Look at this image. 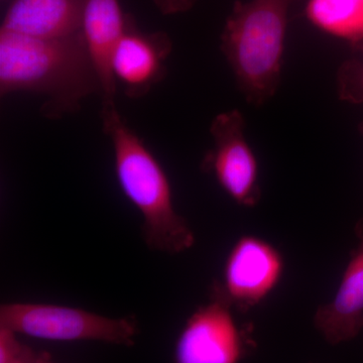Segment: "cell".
<instances>
[{
  "instance_id": "1",
  "label": "cell",
  "mask_w": 363,
  "mask_h": 363,
  "mask_svg": "<svg viewBox=\"0 0 363 363\" xmlns=\"http://www.w3.org/2000/svg\"><path fill=\"white\" fill-rule=\"evenodd\" d=\"M100 92L99 78L82 30L40 38L0 30V95L30 92L47 98L43 114L60 118Z\"/></svg>"
},
{
  "instance_id": "2",
  "label": "cell",
  "mask_w": 363,
  "mask_h": 363,
  "mask_svg": "<svg viewBox=\"0 0 363 363\" xmlns=\"http://www.w3.org/2000/svg\"><path fill=\"white\" fill-rule=\"evenodd\" d=\"M102 128L113 147L119 188L143 217L142 236L154 252L179 255L194 247V231L178 213L161 162L116 108L101 111Z\"/></svg>"
},
{
  "instance_id": "3",
  "label": "cell",
  "mask_w": 363,
  "mask_h": 363,
  "mask_svg": "<svg viewBox=\"0 0 363 363\" xmlns=\"http://www.w3.org/2000/svg\"><path fill=\"white\" fill-rule=\"evenodd\" d=\"M298 0L236 1L221 35V51L248 104L262 106L281 84L289 11Z\"/></svg>"
},
{
  "instance_id": "4",
  "label": "cell",
  "mask_w": 363,
  "mask_h": 363,
  "mask_svg": "<svg viewBox=\"0 0 363 363\" xmlns=\"http://www.w3.org/2000/svg\"><path fill=\"white\" fill-rule=\"evenodd\" d=\"M0 327L55 341H93L131 347L140 334L135 316L111 318L68 306L11 302L0 306Z\"/></svg>"
},
{
  "instance_id": "5",
  "label": "cell",
  "mask_w": 363,
  "mask_h": 363,
  "mask_svg": "<svg viewBox=\"0 0 363 363\" xmlns=\"http://www.w3.org/2000/svg\"><path fill=\"white\" fill-rule=\"evenodd\" d=\"M284 272L285 259L278 248L257 236H241L227 255L221 279L212 284L210 296L247 313L276 290Z\"/></svg>"
},
{
  "instance_id": "6",
  "label": "cell",
  "mask_w": 363,
  "mask_h": 363,
  "mask_svg": "<svg viewBox=\"0 0 363 363\" xmlns=\"http://www.w3.org/2000/svg\"><path fill=\"white\" fill-rule=\"evenodd\" d=\"M233 308L220 298L189 316L174 345V363H241L255 348L247 329L236 322Z\"/></svg>"
},
{
  "instance_id": "7",
  "label": "cell",
  "mask_w": 363,
  "mask_h": 363,
  "mask_svg": "<svg viewBox=\"0 0 363 363\" xmlns=\"http://www.w3.org/2000/svg\"><path fill=\"white\" fill-rule=\"evenodd\" d=\"M245 128V117L236 109L215 117L210 126L214 145L205 155L201 169L214 176L236 204L253 208L262 198L259 162Z\"/></svg>"
},
{
  "instance_id": "8",
  "label": "cell",
  "mask_w": 363,
  "mask_h": 363,
  "mask_svg": "<svg viewBox=\"0 0 363 363\" xmlns=\"http://www.w3.org/2000/svg\"><path fill=\"white\" fill-rule=\"evenodd\" d=\"M173 49L164 33L140 32L128 16V26L111 59L116 84L123 85L130 98H142L166 75V62Z\"/></svg>"
},
{
  "instance_id": "9",
  "label": "cell",
  "mask_w": 363,
  "mask_h": 363,
  "mask_svg": "<svg viewBox=\"0 0 363 363\" xmlns=\"http://www.w3.org/2000/svg\"><path fill=\"white\" fill-rule=\"evenodd\" d=\"M128 20L119 0H85L82 33L99 78L101 111L116 108L117 84L111 59L114 48L125 32Z\"/></svg>"
},
{
  "instance_id": "10",
  "label": "cell",
  "mask_w": 363,
  "mask_h": 363,
  "mask_svg": "<svg viewBox=\"0 0 363 363\" xmlns=\"http://www.w3.org/2000/svg\"><path fill=\"white\" fill-rule=\"evenodd\" d=\"M318 332L331 345L348 342L363 329V233L334 298L314 316Z\"/></svg>"
},
{
  "instance_id": "11",
  "label": "cell",
  "mask_w": 363,
  "mask_h": 363,
  "mask_svg": "<svg viewBox=\"0 0 363 363\" xmlns=\"http://www.w3.org/2000/svg\"><path fill=\"white\" fill-rule=\"evenodd\" d=\"M85 0H13L0 30L40 38L82 30Z\"/></svg>"
},
{
  "instance_id": "12",
  "label": "cell",
  "mask_w": 363,
  "mask_h": 363,
  "mask_svg": "<svg viewBox=\"0 0 363 363\" xmlns=\"http://www.w3.org/2000/svg\"><path fill=\"white\" fill-rule=\"evenodd\" d=\"M305 14L318 30L363 52V0H308Z\"/></svg>"
},
{
  "instance_id": "13",
  "label": "cell",
  "mask_w": 363,
  "mask_h": 363,
  "mask_svg": "<svg viewBox=\"0 0 363 363\" xmlns=\"http://www.w3.org/2000/svg\"><path fill=\"white\" fill-rule=\"evenodd\" d=\"M42 353L21 342L16 332L0 327V363H35Z\"/></svg>"
},
{
  "instance_id": "14",
  "label": "cell",
  "mask_w": 363,
  "mask_h": 363,
  "mask_svg": "<svg viewBox=\"0 0 363 363\" xmlns=\"http://www.w3.org/2000/svg\"><path fill=\"white\" fill-rule=\"evenodd\" d=\"M339 97L345 101H363V62L353 60L344 63L337 73Z\"/></svg>"
},
{
  "instance_id": "15",
  "label": "cell",
  "mask_w": 363,
  "mask_h": 363,
  "mask_svg": "<svg viewBox=\"0 0 363 363\" xmlns=\"http://www.w3.org/2000/svg\"><path fill=\"white\" fill-rule=\"evenodd\" d=\"M152 1L162 14L171 16V14L190 11L195 6L197 0H152Z\"/></svg>"
},
{
  "instance_id": "16",
  "label": "cell",
  "mask_w": 363,
  "mask_h": 363,
  "mask_svg": "<svg viewBox=\"0 0 363 363\" xmlns=\"http://www.w3.org/2000/svg\"><path fill=\"white\" fill-rule=\"evenodd\" d=\"M35 363H55L52 362L51 354L50 353L43 351L42 355H40L39 359Z\"/></svg>"
},
{
  "instance_id": "17",
  "label": "cell",
  "mask_w": 363,
  "mask_h": 363,
  "mask_svg": "<svg viewBox=\"0 0 363 363\" xmlns=\"http://www.w3.org/2000/svg\"><path fill=\"white\" fill-rule=\"evenodd\" d=\"M359 130H360V133H362L363 135V123L362 124H360V125H359Z\"/></svg>"
},
{
  "instance_id": "18",
  "label": "cell",
  "mask_w": 363,
  "mask_h": 363,
  "mask_svg": "<svg viewBox=\"0 0 363 363\" xmlns=\"http://www.w3.org/2000/svg\"><path fill=\"white\" fill-rule=\"evenodd\" d=\"M6 1V0H1V2Z\"/></svg>"
}]
</instances>
